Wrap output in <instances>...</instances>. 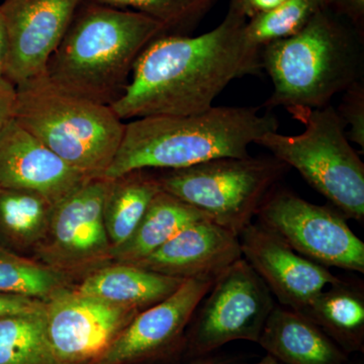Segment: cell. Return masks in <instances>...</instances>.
Here are the masks:
<instances>
[{
	"label": "cell",
	"mask_w": 364,
	"mask_h": 364,
	"mask_svg": "<svg viewBox=\"0 0 364 364\" xmlns=\"http://www.w3.org/2000/svg\"><path fill=\"white\" fill-rule=\"evenodd\" d=\"M55 205L37 193L0 189V221L23 239L36 238L46 226Z\"/></svg>",
	"instance_id": "25"
},
{
	"label": "cell",
	"mask_w": 364,
	"mask_h": 364,
	"mask_svg": "<svg viewBox=\"0 0 364 364\" xmlns=\"http://www.w3.org/2000/svg\"><path fill=\"white\" fill-rule=\"evenodd\" d=\"M303 133L270 132L255 141L272 156L298 170L312 188L346 219L364 220V164L347 139L345 124L331 105L294 112Z\"/></svg>",
	"instance_id": "6"
},
{
	"label": "cell",
	"mask_w": 364,
	"mask_h": 364,
	"mask_svg": "<svg viewBox=\"0 0 364 364\" xmlns=\"http://www.w3.org/2000/svg\"><path fill=\"white\" fill-rule=\"evenodd\" d=\"M246 23L230 0L224 20L210 32L158 38L136 60L112 111L124 122L208 111L232 81L261 70L260 50L246 39Z\"/></svg>",
	"instance_id": "1"
},
{
	"label": "cell",
	"mask_w": 364,
	"mask_h": 364,
	"mask_svg": "<svg viewBox=\"0 0 364 364\" xmlns=\"http://www.w3.org/2000/svg\"><path fill=\"white\" fill-rule=\"evenodd\" d=\"M46 303L39 299L16 294H0V318L41 312Z\"/></svg>",
	"instance_id": "28"
},
{
	"label": "cell",
	"mask_w": 364,
	"mask_h": 364,
	"mask_svg": "<svg viewBox=\"0 0 364 364\" xmlns=\"http://www.w3.org/2000/svg\"><path fill=\"white\" fill-rule=\"evenodd\" d=\"M203 218L207 217L188 203L160 191L133 236L112 251L119 260L134 264L161 247L184 227Z\"/></svg>",
	"instance_id": "20"
},
{
	"label": "cell",
	"mask_w": 364,
	"mask_h": 364,
	"mask_svg": "<svg viewBox=\"0 0 364 364\" xmlns=\"http://www.w3.org/2000/svg\"><path fill=\"white\" fill-rule=\"evenodd\" d=\"M260 64L273 85L263 107L322 109L363 80L364 33L323 7L301 32L260 49Z\"/></svg>",
	"instance_id": "4"
},
{
	"label": "cell",
	"mask_w": 364,
	"mask_h": 364,
	"mask_svg": "<svg viewBox=\"0 0 364 364\" xmlns=\"http://www.w3.org/2000/svg\"><path fill=\"white\" fill-rule=\"evenodd\" d=\"M282 364H347L346 353L304 314L274 306L257 342Z\"/></svg>",
	"instance_id": "17"
},
{
	"label": "cell",
	"mask_w": 364,
	"mask_h": 364,
	"mask_svg": "<svg viewBox=\"0 0 364 364\" xmlns=\"http://www.w3.org/2000/svg\"><path fill=\"white\" fill-rule=\"evenodd\" d=\"M0 364H55L48 342L45 309L0 318Z\"/></svg>",
	"instance_id": "22"
},
{
	"label": "cell",
	"mask_w": 364,
	"mask_h": 364,
	"mask_svg": "<svg viewBox=\"0 0 364 364\" xmlns=\"http://www.w3.org/2000/svg\"><path fill=\"white\" fill-rule=\"evenodd\" d=\"M299 313L312 320L346 353L364 351L363 284L339 279Z\"/></svg>",
	"instance_id": "19"
},
{
	"label": "cell",
	"mask_w": 364,
	"mask_h": 364,
	"mask_svg": "<svg viewBox=\"0 0 364 364\" xmlns=\"http://www.w3.org/2000/svg\"><path fill=\"white\" fill-rule=\"evenodd\" d=\"M347 364H349V363H347ZM353 364H360V363H353Z\"/></svg>",
	"instance_id": "35"
},
{
	"label": "cell",
	"mask_w": 364,
	"mask_h": 364,
	"mask_svg": "<svg viewBox=\"0 0 364 364\" xmlns=\"http://www.w3.org/2000/svg\"><path fill=\"white\" fill-rule=\"evenodd\" d=\"M14 119L81 173L104 176L124 124L109 105L72 95L47 75L16 86Z\"/></svg>",
	"instance_id": "5"
},
{
	"label": "cell",
	"mask_w": 364,
	"mask_h": 364,
	"mask_svg": "<svg viewBox=\"0 0 364 364\" xmlns=\"http://www.w3.org/2000/svg\"><path fill=\"white\" fill-rule=\"evenodd\" d=\"M16 90L6 77L0 78V132L14 117Z\"/></svg>",
	"instance_id": "30"
},
{
	"label": "cell",
	"mask_w": 364,
	"mask_h": 364,
	"mask_svg": "<svg viewBox=\"0 0 364 364\" xmlns=\"http://www.w3.org/2000/svg\"><path fill=\"white\" fill-rule=\"evenodd\" d=\"M247 20L268 13L287 0H233Z\"/></svg>",
	"instance_id": "31"
},
{
	"label": "cell",
	"mask_w": 364,
	"mask_h": 364,
	"mask_svg": "<svg viewBox=\"0 0 364 364\" xmlns=\"http://www.w3.org/2000/svg\"><path fill=\"white\" fill-rule=\"evenodd\" d=\"M88 179L14 117L0 132V189L30 191L57 205Z\"/></svg>",
	"instance_id": "14"
},
{
	"label": "cell",
	"mask_w": 364,
	"mask_h": 364,
	"mask_svg": "<svg viewBox=\"0 0 364 364\" xmlns=\"http://www.w3.org/2000/svg\"><path fill=\"white\" fill-rule=\"evenodd\" d=\"M112 179L95 177L55 205L51 219L57 247L72 257H90L107 249L105 205Z\"/></svg>",
	"instance_id": "16"
},
{
	"label": "cell",
	"mask_w": 364,
	"mask_h": 364,
	"mask_svg": "<svg viewBox=\"0 0 364 364\" xmlns=\"http://www.w3.org/2000/svg\"><path fill=\"white\" fill-rule=\"evenodd\" d=\"M241 258L239 237L203 218L133 265L183 279H215Z\"/></svg>",
	"instance_id": "15"
},
{
	"label": "cell",
	"mask_w": 364,
	"mask_h": 364,
	"mask_svg": "<svg viewBox=\"0 0 364 364\" xmlns=\"http://www.w3.org/2000/svg\"><path fill=\"white\" fill-rule=\"evenodd\" d=\"M232 359L222 358V356H207V358L193 359L188 364H228L231 363Z\"/></svg>",
	"instance_id": "33"
},
{
	"label": "cell",
	"mask_w": 364,
	"mask_h": 364,
	"mask_svg": "<svg viewBox=\"0 0 364 364\" xmlns=\"http://www.w3.org/2000/svg\"><path fill=\"white\" fill-rule=\"evenodd\" d=\"M261 107H213L189 116L146 117L126 122L122 142L104 178L134 170L181 169L218 158L250 156L249 146L279 130Z\"/></svg>",
	"instance_id": "2"
},
{
	"label": "cell",
	"mask_w": 364,
	"mask_h": 364,
	"mask_svg": "<svg viewBox=\"0 0 364 364\" xmlns=\"http://www.w3.org/2000/svg\"><path fill=\"white\" fill-rule=\"evenodd\" d=\"M289 167L275 157L218 158L157 176L160 188L239 236Z\"/></svg>",
	"instance_id": "7"
},
{
	"label": "cell",
	"mask_w": 364,
	"mask_h": 364,
	"mask_svg": "<svg viewBox=\"0 0 364 364\" xmlns=\"http://www.w3.org/2000/svg\"><path fill=\"white\" fill-rule=\"evenodd\" d=\"M138 313L77 291H57L45 308L55 364H95Z\"/></svg>",
	"instance_id": "10"
},
{
	"label": "cell",
	"mask_w": 364,
	"mask_h": 364,
	"mask_svg": "<svg viewBox=\"0 0 364 364\" xmlns=\"http://www.w3.org/2000/svg\"><path fill=\"white\" fill-rule=\"evenodd\" d=\"M146 171L134 170L112 179L105 200V224L107 237L116 248L133 236L153 198L161 191L157 177Z\"/></svg>",
	"instance_id": "21"
},
{
	"label": "cell",
	"mask_w": 364,
	"mask_h": 364,
	"mask_svg": "<svg viewBox=\"0 0 364 364\" xmlns=\"http://www.w3.org/2000/svg\"><path fill=\"white\" fill-rule=\"evenodd\" d=\"M275 303L272 291L243 257L215 280L186 333L188 358H207L230 342L257 343Z\"/></svg>",
	"instance_id": "8"
},
{
	"label": "cell",
	"mask_w": 364,
	"mask_h": 364,
	"mask_svg": "<svg viewBox=\"0 0 364 364\" xmlns=\"http://www.w3.org/2000/svg\"><path fill=\"white\" fill-rule=\"evenodd\" d=\"M238 237L242 257L282 306L303 312L318 294L339 280L329 268L296 252L258 222L249 224Z\"/></svg>",
	"instance_id": "13"
},
{
	"label": "cell",
	"mask_w": 364,
	"mask_h": 364,
	"mask_svg": "<svg viewBox=\"0 0 364 364\" xmlns=\"http://www.w3.org/2000/svg\"><path fill=\"white\" fill-rule=\"evenodd\" d=\"M7 59V35L4 18L0 14V78L4 77Z\"/></svg>",
	"instance_id": "32"
},
{
	"label": "cell",
	"mask_w": 364,
	"mask_h": 364,
	"mask_svg": "<svg viewBox=\"0 0 364 364\" xmlns=\"http://www.w3.org/2000/svg\"><path fill=\"white\" fill-rule=\"evenodd\" d=\"M83 0H4L7 35L4 77L14 86L45 76L48 62Z\"/></svg>",
	"instance_id": "12"
},
{
	"label": "cell",
	"mask_w": 364,
	"mask_h": 364,
	"mask_svg": "<svg viewBox=\"0 0 364 364\" xmlns=\"http://www.w3.org/2000/svg\"><path fill=\"white\" fill-rule=\"evenodd\" d=\"M228 364H236V363H228ZM239 364H282V363H279V360H277L274 358H272V355H269V354H267L265 358H263L262 359H260L259 361H257V363H239Z\"/></svg>",
	"instance_id": "34"
},
{
	"label": "cell",
	"mask_w": 364,
	"mask_h": 364,
	"mask_svg": "<svg viewBox=\"0 0 364 364\" xmlns=\"http://www.w3.org/2000/svg\"><path fill=\"white\" fill-rule=\"evenodd\" d=\"M323 7L324 0H287L272 11L247 20L244 28L246 39L260 50L277 41L293 37Z\"/></svg>",
	"instance_id": "23"
},
{
	"label": "cell",
	"mask_w": 364,
	"mask_h": 364,
	"mask_svg": "<svg viewBox=\"0 0 364 364\" xmlns=\"http://www.w3.org/2000/svg\"><path fill=\"white\" fill-rule=\"evenodd\" d=\"M325 7L343 16L364 33V0H324Z\"/></svg>",
	"instance_id": "29"
},
{
	"label": "cell",
	"mask_w": 364,
	"mask_h": 364,
	"mask_svg": "<svg viewBox=\"0 0 364 364\" xmlns=\"http://www.w3.org/2000/svg\"><path fill=\"white\" fill-rule=\"evenodd\" d=\"M165 35V26L149 16L83 0L46 75L72 95L111 107L144 50Z\"/></svg>",
	"instance_id": "3"
},
{
	"label": "cell",
	"mask_w": 364,
	"mask_h": 364,
	"mask_svg": "<svg viewBox=\"0 0 364 364\" xmlns=\"http://www.w3.org/2000/svg\"><path fill=\"white\" fill-rule=\"evenodd\" d=\"M215 279L184 280L173 294L136 314L95 364L149 363L184 348L189 322Z\"/></svg>",
	"instance_id": "11"
},
{
	"label": "cell",
	"mask_w": 364,
	"mask_h": 364,
	"mask_svg": "<svg viewBox=\"0 0 364 364\" xmlns=\"http://www.w3.org/2000/svg\"><path fill=\"white\" fill-rule=\"evenodd\" d=\"M343 93L336 111L345 124L347 139L364 150V81H358Z\"/></svg>",
	"instance_id": "27"
},
{
	"label": "cell",
	"mask_w": 364,
	"mask_h": 364,
	"mask_svg": "<svg viewBox=\"0 0 364 364\" xmlns=\"http://www.w3.org/2000/svg\"><path fill=\"white\" fill-rule=\"evenodd\" d=\"M59 275L51 270L28 263L0 259V294L51 298L59 291Z\"/></svg>",
	"instance_id": "26"
},
{
	"label": "cell",
	"mask_w": 364,
	"mask_h": 364,
	"mask_svg": "<svg viewBox=\"0 0 364 364\" xmlns=\"http://www.w3.org/2000/svg\"><path fill=\"white\" fill-rule=\"evenodd\" d=\"M256 218L304 257L322 267L363 274L364 243L336 208L315 205L287 189L275 188Z\"/></svg>",
	"instance_id": "9"
},
{
	"label": "cell",
	"mask_w": 364,
	"mask_h": 364,
	"mask_svg": "<svg viewBox=\"0 0 364 364\" xmlns=\"http://www.w3.org/2000/svg\"><path fill=\"white\" fill-rule=\"evenodd\" d=\"M93 4L136 11L165 26L168 35H186L207 16L218 0H87Z\"/></svg>",
	"instance_id": "24"
},
{
	"label": "cell",
	"mask_w": 364,
	"mask_h": 364,
	"mask_svg": "<svg viewBox=\"0 0 364 364\" xmlns=\"http://www.w3.org/2000/svg\"><path fill=\"white\" fill-rule=\"evenodd\" d=\"M184 280L127 263L92 273L77 293L138 310L166 299Z\"/></svg>",
	"instance_id": "18"
}]
</instances>
